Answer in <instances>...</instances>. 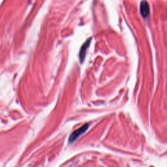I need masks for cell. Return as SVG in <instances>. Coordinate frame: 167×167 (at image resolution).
Segmentation results:
<instances>
[{"label": "cell", "instance_id": "6da1fadb", "mask_svg": "<svg viewBox=\"0 0 167 167\" xmlns=\"http://www.w3.org/2000/svg\"><path fill=\"white\" fill-rule=\"evenodd\" d=\"M89 125L88 123H86V124H84V125L81 127L80 128H79V129H78L77 130H76L75 131H74L72 133L70 137H69V139H68V141H69L70 142H74V141L78 138V137L79 136H80L82 134H83L84 132L86 131V130L88 129Z\"/></svg>", "mask_w": 167, "mask_h": 167}, {"label": "cell", "instance_id": "7a4b0ae2", "mask_svg": "<svg viewBox=\"0 0 167 167\" xmlns=\"http://www.w3.org/2000/svg\"><path fill=\"white\" fill-rule=\"evenodd\" d=\"M140 13L144 18H146L149 14V7L148 2H142L140 3Z\"/></svg>", "mask_w": 167, "mask_h": 167}, {"label": "cell", "instance_id": "3957f363", "mask_svg": "<svg viewBox=\"0 0 167 167\" xmlns=\"http://www.w3.org/2000/svg\"><path fill=\"white\" fill-rule=\"evenodd\" d=\"M92 38H89L86 42H85V43L83 45V46H82V48L80 49V60L81 62H83L85 55V52H86V50L88 49V48L89 47V45H90V41H91Z\"/></svg>", "mask_w": 167, "mask_h": 167}]
</instances>
